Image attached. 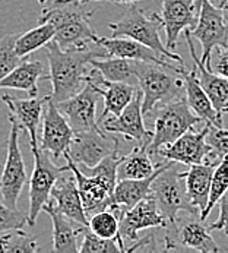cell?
Listing matches in <instances>:
<instances>
[{
	"label": "cell",
	"mask_w": 228,
	"mask_h": 253,
	"mask_svg": "<svg viewBox=\"0 0 228 253\" xmlns=\"http://www.w3.org/2000/svg\"><path fill=\"white\" fill-rule=\"evenodd\" d=\"M44 51L50 68V97L54 103L74 97L86 85V78L91 71L89 62L94 57H109L103 47L98 51L91 50L88 44L62 47L56 40L50 41L44 47Z\"/></svg>",
	"instance_id": "1"
},
{
	"label": "cell",
	"mask_w": 228,
	"mask_h": 253,
	"mask_svg": "<svg viewBox=\"0 0 228 253\" xmlns=\"http://www.w3.org/2000/svg\"><path fill=\"white\" fill-rule=\"evenodd\" d=\"M183 66L138 60V86L144 94L142 111L145 116H150L161 104L185 97Z\"/></svg>",
	"instance_id": "2"
},
{
	"label": "cell",
	"mask_w": 228,
	"mask_h": 253,
	"mask_svg": "<svg viewBox=\"0 0 228 253\" xmlns=\"http://www.w3.org/2000/svg\"><path fill=\"white\" fill-rule=\"evenodd\" d=\"M94 10L88 9V1L75 0L59 3L53 1L41 13L39 22H51L56 28L54 40L62 47L94 44L95 31L91 27Z\"/></svg>",
	"instance_id": "3"
},
{
	"label": "cell",
	"mask_w": 228,
	"mask_h": 253,
	"mask_svg": "<svg viewBox=\"0 0 228 253\" xmlns=\"http://www.w3.org/2000/svg\"><path fill=\"white\" fill-rule=\"evenodd\" d=\"M109 28L112 30L113 37H127L135 41H139L148 45L153 51H156L164 59H170L176 63L185 65L182 56L173 53L164 42L161 41L159 31L164 30L161 16L158 13L145 15L144 9L138 3L127 4L126 12L115 22H109Z\"/></svg>",
	"instance_id": "4"
},
{
	"label": "cell",
	"mask_w": 228,
	"mask_h": 253,
	"mask_svg": "<svg viewBox=\"0 0 228 253\" xmlns=\"http://www.w3.org/2000/svg\"><path fill=\"white\" fill-rule=\"evenodd\" d=\"M152 113L155 114L153 130L151 144L148 145V151L153 158L158 157V152L162 146L173 144L176 139H179L183 133L193 129L196 125L205 123L190 109L186 97H180L170 103L161 104Z\"/></svg>",
	"instance_id": "5"
},
{
	"label": "cell",
	"mask_w": 228,
	"mask_h": 253,
	"mask_svg": "<svg viewBox=\"0 0 228 253\" xmlns=\"http://www.w3.org/2000/svg\"><path fill=\"white\" fill-rule=\"evenodd\" d=\"M176 164L179 163L171 161L153 179L151 186V195L158 205V210L168 222L176 221L180 212L200 215V212L190 204L185 173L179 171Z\"/></svg>",
	"instance_id": "6"
},
{
	"label": "cell",
	"mask_w": 228,
	"mask_h": 253,
	"mask_svg": "<svg viewBox=\"0 0 228 253\" xmlns=\"http://www.w3.org/2000/svg\"><path fill=\"white\" fill-rule=\"evenodd\" d=\"M31 145V151L34 155V170L30 179V207H28V225L34 227L37 222L38 214L42 211L44 205L51 198V189L57 179L69 171L66 166H56L54 160L50 154L42 151L38 144Z\"/></svg>",
	"instance_id": "7"
},
{
	"label": "cell",
	"mask_w": 228,
	"mask_h": 253,
	"mask_svg": "<svg viewBox=\"0 0 228 253\" xmlns=\"http://www.w3.org/2000/svg\"><path fill=\"white\" fill-rule=\"evenodd\" d=\"M164 230V251L185 248L202 253L221 252V248L211 236V228L200 215L189 212V217L182 218L179 214L177 219L168 222Z\"/></svg>",
	"instance_id": "8"
},
{
	"label": "cell",
	"mask_w": 228,
	"mask_h": 253,
	"mask_svg": "<svg viewBox=\"0 0 228 253\" xmlns=\"http://www.w3.org/2000/svg\"><path fill=\"white\" fill-rule=\"evenodd\" d=\"M10 132L7 139V155L0 173V201L10 208L18 207V199L22 193V189L28 180L25 170L24 157L19 146V126L15 122H10Z\"/></svg>",
	"instance_id": "9"
},
{
	"label": "cell",
	"mask_w": 228,
	"mask_h": 253,
	"mask_svg": "<svg viewBox=\"0 0 228 253\" xmlns=\"http://www.w3.org/2000/svg\"><path fill=\"white\" fill-rule=\"evenodd\" d=\"M115 151H118V139L100 127L75 132L65 157H69L77 166L94 167Z\"/></svg>",
	"instance_id": "10"
},
{
	"label": "cell",
	"mask_w": 228,
	"mask_h": 253,
	"mask_svg": "<svg viewBox=\"0 0 228 253\" xmlns=\"http://www.w3.org/2000/svg\"><path fill=\"white\" fill-rule=\"evenodd\" d=\"M200 10L191 37L197 38L202 45L200 60L206 63L217 45H228V19L224 12L212 0H199Z\"/></svg>",
	"instance_id": "11"
},
{
	"label": "cell",
	"mask_w": 228,
	"mask_h": 253,
	"mask_svg": "<svg viewBox=\"0 0 228 253\" xmlns=\"http://www.w3.org/2000/svg\"><path fill=\"white\" fill-rule=\"evenodd\" d=\"M120 221L121 240L135 243L139 239V231L148 228H165L167 219L158 210L152 195H148L135 207L124 210L121 207H112Z\"/></svg>",
	"instance_id": "12"
},
{
	"label": "cell",
	"mask_w": 228,
	"mask_h": 253,
	"mask_svg": "<svg viewBox=\"0 0 228 253\" xmlns=\"http://www.w3.org/2000/svg\"><path fill=\"white\" fill-rule=\"evenodd\" d=\"M41 125L42 133L39 136L38 146L47 154H50L53 160L65 157L74 141L75 130L72 129L65 114L59 110L57 104L51 100V97L44 106Z\"/></svg>",
	"instance_id": "13"
},
{
	"label": "cell",
	"mask_w": 228,
	"mask_h": 253,
	"mask_svg": "<svg viewBox=\"0 0 228 253\" xmlns=\"http://www.w3.org/2000/svg\"><path fill=\"white\" fill-rule=\"evenodd\" d=\"M144 94L141 89L136 91L130 104L115 117H107L100 123V127L113 135H123L126 139L136 141L139 144L150 142L152 139V130L145 127L144 111H142Z\"/></svg>",
	"instance_id": "14"
},
{
	"label": "cell",
	"mask_w": 228,
	"mask_h": 253,
	"mask_svg": "<svg viewBox=\"0 0 228 253\" xmlns=\"http://www.w3.org/2000/svg\"><path fill=\"white\" fill-rule=\"evenodd\" d=\"M101 94L97 91V88L86 82V85L75 94L74 97L56 103L59 110L65 114L68 122L71 123L72 129L75 132L82 130H94L100 129L98 120H97V101L100 100Z\"/></svg>",
	"instance_id": "15"
},
{
	"label": "cell",
	"mask_w": 228,
	"mask_h": 253,
	"mask_svg": "<svg viewBox=\"0 0 228 253\" xmlns=\"http://www.w3.org/2000/svg\"><path fill=\"white\" fill-rule=\"evenodd\" d=\"M197 0H162L161 21L165 31V45L170 50L177 47L182 33L193 30L197 24Z\"/></svg>",
	"instance_id": "16"
},
{
	"label": "cell",
	"mask_w": 228,
	"mask_h": 253,
	"mask_svg": "<svg viewBox=\"0 0 228 253\" xmlns=\"http://www.w3.org/2000/svg\"><path fill=\"white\" fill-rule=\"evenodd\" d=\"M208 127V123H205L200 130H194V127L190 129L173 144L162 146L158 155L167 161H174L189 167L193 164L205 163L211 152L209 145L206 144Z\"/></svg>",
	"instance_id": "17"
},
{
	"label": "cell",
	"mask_w": 228,
	"mask_h": 253,
	"mask_svg": "<svg viewBox=\"0 0 228 253\" xmlns=\"http://www.w3.org/2000/svg\"><path fill=\"white\" fill-rule=\"evenodd\" d=\"M50 95H45L42 98L30 97L28 100L16 98L12 95H3L1 100L9 109V120L15 122L19 129L28 133L30 144H38V127L42 117V110L45 103L48 101Z\"/></svg>",
	"instance_id": "18"
},
{
	"label": "cell",
	"mask_w": 228,
	"mask_h": 253,
	"mask_svg": "<svg viewBox=\"0 0 228 253\" xmlns=\"http://www.w3.org/2000/svg\"><path fill=\"white\" fill-rule=\"evenodd\" d=\"M185 37H186V42L189 47L191 60H193L196 72H197L199 82H200L202 88L205 89V92L208 94L214 109L217 110V113L223 117L226 113H228V78H224L221 75L212 72L208 68V65L203 63L197 57L193 41H191V31L190 30L185 31Z\"/></svg>",
	"instance_id": "19"
},
{
	"label": "cell",
	"mask_w": 228,
	"mask_h": 253,
	"mask_svg": "<svg viewBox=\"0 0 228 253\" xmlns=\"http://www.w3.org/2000/svg\"><path fill=\"white\" fill-rule=\"evenodd\" d=\"M42 211L50 217L53 224V246L51 251L56 253H76L79 252L77 237L85 225H80L74 219L66 217L54 204L48 201Z\"/></svg>",
	"instance_id": "20"
},
{
	"label": "cell",
	"mask_w": 228,
	"mask_h": 253,
	"mask_svg": "<svg viewBox=\"0 0 228 253\" xmlns=\"http://www.w3.org/2000/svg\"><path fill=\"white\" fill-rule=\"evenodd\" d=\"M66 173V171H65ZM62 174L51 189V198L56 207L71 219L80 225H88L89 218L86 215L82 204V198L77 189L75 174Z\"/></svg>",
	"instance_id": "21"
},
{
	"label": "cell",
	"mask_w": 228,
	"mask_h": 253,
	"mask_svg": "<svg viewBox=\"0 0 228 253\" xmlns=\"http://www.w3.org/2000/svg\"><path fill=\"white\" fill-rule=\"evenodd\" d=\"M94 44L103 47L107 51L109 57H123V59H132V60L153 62L159 65H170L167 60H164L162 56H159L148 45L139 41H135L132 38H127V37L97 36L94 40Z\"/></svg>",
	"instance_id": "22"
},
{
	"label": "cell",
	"mask_w": 228,
	"mask_h": 253,
	"mask_svg": "<svg viewBox=\"0 0 228 253\" xmlns=\"http://www.w3.org/2000/svg\"><path fill=\"white\" fill-rule=\"evenodd\" d=\"M182 75L185 81V97L188 100V104L190 109L193 110L205 123L215 125V126H223V117L214 109L208 94L202 88L196 68L191 71H188L186 66L182 68Z\"/></svg>",
	"instance_id": "23"
},
{
	"label": "cell",
	"mask_w": 228,
	"mask_h": 253,
	"mask_svg": "<svg viewBox=\"0 0 228 253\" xmlns=\"http://www.w3.org/2000/svg\"><path fill=\"white\" fill-rule=\"evenodd\" d=\"M218 164L212 163H200L190 166L188 171H185L186 190L190 204L202 214L206 210L212 176Z\"/></svg>",
	"instance_id": "24"
},
{
	"label": "cell",
	"mask_w": 228,
	"mask_h": 253,
	"mask_svg": "<svg viewBox=\"0 0 228 253\" xmlns=\"http://www.w3.org/2000/svg\"><path fill=\"white\" fill-rule=\"evenodd\" d=\"M92 84L97 91L101 94L103 100H104V110L100 116L98 123H101L104 119L107 117H115L118 116L123 110L126 109L130 101L133 100L136 91L139 89V86L132 85V84H126V82H110V81H103L101 84Z\"/></svg>",
	"instance_id": "25"
},
{
	"label": "cell",
	"mask_w": 228,
	"mask_h": 253,
	"mask_svg": "<svg viewBox=\"0 0 228 253\" xmlns=\"http://www.w3.org/2000/svg\"><path fill=\"white\" fill-rule=\"evenodd\" d=\"M150 142L135 146L127 155L121 157L117 169V179H147L152 176L156 169L164 163H153V157L148 151ZM167 161V160H165Z\"/></svg>",
	"instance_id": "26"
},
{
	"label": "cell",
	"mask_w": 228,
	"mask_h": 253,
	"mask_svg": "<svg viewBox=\"0 0 228 253\" xmlns=\"http://www.w3.org/2000/svg\"><path fill=\"white\" fill-rule=\"evenodd\" d=\"M171 161H164L156 171L147 177V179H123L117 180L113 193V205L112 207H121L124 210H129L135 207L138 202H141L144 198L151 195V186L153 179L170 164ZM110 207V208H112Z\"/></svg>",
	"instance_id": "27"
},
{
	"label": "cell",
	"mask_w": 228,
	"mask_h": 253,
	"mask_svg": "<svg viewBox=\"0 0 228 253\" xmlns=\"http://www.w3.org/2000/svg\"><path fill=\"white\" fill-rule=\"evenodd\" d=\"M39 79H48V76L44 75L41 62L28 60L27 57L19 66H16L12 72L0 79V89H19L25 91L30 97H37Z\"/></svg>",
	"instance_id": "28"
},
{
	"label": "cell",
	"mask_w": 228,
	"mask_h": 253,
	"mask_svg": "<svg viewBox=\"0 0 228 253\" xmlns=\"http://www.w3.org/2000/svg\"><path fill=\"white\" fill-rule=\"evenodd\" d=\"M91 66L110 82H126L138 86V60L123 57H94Z\"/></svg>",
	"instance_id": "29"
},
{
	"label": "cell",
	"mask_w": 228,
	"mask_h": 253,
	"mask_svg": "<svg viewBox=\"0 0 228 253\" xmlns=\"http://www.w3.org/2000/svg\"><path fill=\"white\" fill-rule=\"evenodd\" d=\"M56 37V28L51 22H39V25L21 34L16 40L15 48L18 56L30 57L34 51L44 48Z\"/></svg>",
	"instance_id": "30"
},
{
	"label": "cell",
	"mask_w": 228,
	"mask_h": 253,
	"mask_svg": "<svg viewBox=\"0 0 228 253\" xmlns=\"http://www.w3.org/2000/svg\"><path fill=\"white\" fill-rule=\"evenodd\" d=\"M38 251L37 236L28 234L22 228L0 234V253H36Z\"/></svg>",
	"instance_id": "31"
},
{
	"label": "cell",
	"mask_w": 228,
	"mask_h": 253,
	"mask_svg": "<svg viewBox=\"0 0 228 253\" xmlns=\"http://www.w3.org/2000/svg\"><path fill=\"white\" fill-rule=\"evenodd\" d=\"M83 240L79 246V253H126V245L118 239H104L89 230L88 225L82 228Z\"/></svg>",
	"instance_id": "32"
},
{
	"label": "cell",
	"mask_w": 228,
	"mask_h": 253,
	"mask_svg": "<svg viewBox=\"0 0 228 253\" xmlns=\"http://www.w3.org/2000/svg\"><path fill=\"white\" fill-rule=\"evenodd\" d=\"M228 192V158L226 157L215 169L214 176H212V183H211V192H209V199L206 210L200 214V218L206 221L212 210L218 205L220 199Z\"/></svg>",
	"instance_id": "33"
},
{
	"label": "cell",
	"mask_w": 228,
	"mask_h": 253,
	"mask_svg": "<svg viewBox=\"0 0 228 253\" xmlns=\"http://www.w3.org/2000/svg\"><path fill=\"white\" fill-rule=\"evenodd\" d=\"M89 230L104 239L120 237V221L113 208H107L89 217Z\"/></svg>",
	"instance_id": "34"
},
{
	"label": "cell",
	"mask_w": 228,
	"mask_h": 253,
	"mask_svg": "<svg viewBox=\"0 0 228 253\" xmlns=\"http://www.w3.org/2000/svg\"><path fill=\"white\" fill-rule=\"evenodd\" d=\"M206 144L209 145L211 152L205 163L220 164L228 155V129L224 126H215L208 123Z\"/></svg>",
	"instance_id": "35"
},
{
	"label": "cell",
	"mask_w": 228,
	"mask_h": 253,
	"mask_svg": "<svg viewBox=\"0 0 228 253\" xmlns=\"http://www.w3.org/2000/svg\"><path fill=\"white\" fill-rule=\"evenodd\" d=\"M18 34H6L0 38V79L19 66L27 57H21L16 53L15 44Z\"/></svg>",
	"instance_id": "36"
},
{
	"label": "cell",
	"mask_w": 228,
	"mask_h": 253,
	"mask_svg": "<svg viewBox=\"0 0 228 253\" xmlns=\"http://www.w3.org/2000/svg\"><path fill=\"white\" fill-rule=\"evenodd\" d=\"M25 224H28L27 214L18 211V208H10L0 201V234L9 230L22 228Z\"/></svg>",
	"instance_id": "37"
},
{
	"label": "cell",
	"mask_w": 228,
	"mask_h": 253,
	"mask_svg": "<svg viewBox=\"0 0 228 253\" xmlns=\"http://www.w3.org/2000/svg\"><path fill=\"white\" fill-rule=\"evenodd\" d=\"M206 65L212 72L228 78V45H217Z\"/></svg>",
	"instance_id": "38"
},
{
	"label": "cell",
	"mask_w": 228,
	"mask_h": 253,
	"mask_svg": "<svg viewBox=\"0 0 228 253\" xmlns=\"http://www.w3.org/2000/svg\"><path fill=\"white\" fill-rule=\"evenodd\" d=\"M218 208H220V217L218 219L209 227L211 230H221L226 234L228 233V192L220 199L218 202Z\"/></svg>",
	"instance_id": "39"
},
{
	"label": "cell",
	"mask_w": 228,
	"mask_h": 253,
	"mask_svg": "<svg viewBox=\"0 0 228 253\" xmlns=\"http://www.w3.org/2000/svg\"><path fill=\"white\" fill-rule=\"evenodd\" d=\"M6 155H7V141L0 142V173L3 170V166H4V161H6Z\"/></svg>",
	"instance_id": "40"
},
{
	"label": "cell",
	"mask_w": 228,
	"mask_h": 253,
	"mask_svg": "<svg viewBox=\"0 0 228 253\" xmlns=\"http://www.w3.org/2000/svg\"><path fill=\"white\" fill-rule=\"evenodd\" d=\"M75 1V0H72ZM82 1H110V3H115V4H132V3H138L142 0H82Z\"/></svg>",
	"instance_id": "41"
},
{
	"label": "cell",
	"mask_w": 228,
	"mask_h": 253,
	"mask_svg": "<svg viewBox=\"0 0 228 253\" xmlns=\"http://www.w3.org/2000/svg\"><path fill=\"white\" fill-rule=\"evenodd\" d=\"M223 12H224V15H226V18L228 19V0H212Z\"/></svg>",
	"instance_id": "42"
},
{
	"label": "cell",
	"mask_w": 228,
	"mask_h": 253,
	"mask_svg": "<svg viewBox=\"0 0 228 253\" xmlns=\"http://www.w3.org/2000/svg\"><path fill=\"white\" fill-rule=\"evenodd\" d=\"M56 1H59V3H66V1H72V0H56Z\"/></svg>",
	"instance_id": "43"
},
{
	"label": "cell",
	"mask_w": 228,
	"mask_h": 253,
	"mask_svg": "<svg viewBox=\"0 0 228 253\" xmlns=\"http://www.w3.org/2000/svg\"><path fill=\"white\" fill-rule=\"evenodd\" d=\"M38 1H39V4H44V3H45L47 0H38Z\"/></svg>",
	"instance_id": "44"
},
{
	"label": "cell",
	"mask_w": 228,
	"mask_h": 253,
	"mask_svg": "<svg viewBox=\"0 0 228 253\" xmlns=\"http://www.w3.org/2000/svg\"><path fill=\"white\" fill-rule=\"evenodd\" d=\"M227 158H228V155H227Z\"/></svg>",
	"instance_id": "45"
},
{
	"label": "cell",
	"mask_w": 228,
	"mask_h": 253,
	"mask_svg": "<svg viewBox=\"0 0 228 253\" xmlns=\"http://www.w3.org/2000/svg\"><path fill=\"white\" fill-rule=\"evenodd\" d=\"M227 236H228V233H227Z\"/></svg>",
	"instance_id": "46"
}]
</instances>
